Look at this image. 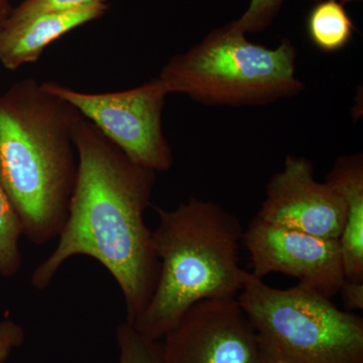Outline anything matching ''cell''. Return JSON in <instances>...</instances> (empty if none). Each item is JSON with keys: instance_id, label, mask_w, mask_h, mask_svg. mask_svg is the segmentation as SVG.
<instances>
[{"instance_id": "1", "label": "cell", "mask_w": 363, "mask_h": 363, "mask_svg": "<svg viewBox=\"0 0 363 363\" xmlns=\"http://www.w3.org/2000/svg\"><path fill=\"white\" fill-rule=\"evenodd\" d=\"M74 143L78 172L68 218L30 283L44 291L67 260L91 257L121 288L131 324L145 311L159 279L152 231L145 221L157 173L131 161L85 117L79 119Z\"/></svg>"}, {"instance_id": "2", "label": "cell", "mask_w": 363, "mask_h": 363, "mask_svg": "<svg viewBox=\"0 0 363 363\" xmlns=\"http://www.w3.org/2000/svg\"><path fill=\"white\" fill-rule=\"evenodd\" d=\"M80 112L35 79L0 95V185L33 245L59 238L78 172L74 133Z\"/></svg>"}, {"instance_id": "3", "label": "cell", "mask_w": 363, "mask_h": 363, "mask_svg": "<svg viewBox=\"0 0 363 363\" xmlns=\"http://www.w3.org/2000/svg\"><path fill=\"white\" fill-rule=\"evenodd\" d=\"M155 210L159 279L145 311L130 325L145 337L161 341L192 306L238 297L250 272L240 264V219L220 205L191 198L176 209Z\"/></svg>"}, {"instance_id": "4", "label": "cell", "mask_w": 363, "mask_h": 363, "mask_svg": "<svg viewBox=\"0 0 363 363\" xmlns=\"http://www.w3.org/2000/svg\"><path fill=\"white\" fill-rule=\"evenodd\" d=\"M230 23L172 57L159 79L169 94L207 106H264L305 89L296 76L297 50L288 39L271 49L253 44Z\"/></svg>"}, {"instance_id": "5", "label": "cell", "mask_w": 363, "mask_h": 363, "mask_svg": "<svg viewBox=\"0 0 363 363\" xmlns=\"http://www.w3.org/2000/svg\"><path fill=\"white\" fill-rule=\"evenodd\" d=\"M238 302L269 362L363 363V320L298 285L272 288L250 272Z\"/></svg>"}, {"instance_id": "6", "label": "cell", "mask_w": 363, "mask_h": 363, "mask_svg": "<svg viewBox=\"0 0 363 363\" xmlns=\"http://www.w3.org/2000/svg\"><path fill=\"white\" fill-rule=\"evenodd\" d=\"M42 85L73 105L131 161L156 173L173 167V150L162 131L169 93L159 77L111 93L80 92L55 82Z\"/></svg>"}, {"instance_id": "7", "label": "cell", "mask_w": 363, "mask_h": 363, "mask_svg": "<svg viewBox=\"0 0 363 363\" xmlns=\"http://www.w3.org/2000/svg\"><path fill=\"white\" fill-rule=\"evenodd\" d=\"M160 342L162 363H271L238 297L192 306Z\"/></svg>"}, {"instance_id": "8", "label": "cell", "mask_w": 363, "mask_h": 363, "mask_svg": "<svg viewBox=\"0 0 363 363\" xmlns=\"http://www.w3.org/2000/svg\"><path fill=\"white\" fill-rule=\"evenodd\" d=\"M242 245L250 252L255 278L281 272L329 298L339 294L345 281L338 240L272 225L255 216L243 231Z\"/></svg>"}, {"instance_id": "9", "label": "cell", "mask_w": 363, "mask_h": 363, "mask_svg": "<svg viewBox=\"0 0 363 363\" xmlns=\"http://www.w3.org/2000/svg\"><path fill=\"white\" fill-rule=\"evenodd\" d=\"M313 162L289 155L284 168L269 179L257 217L272 225L319 238L339 240L346 218L342 196L328 182L315 179Z\"/></svg>"}, {"instance_id": "10", "label": "cell", "mask_w": 363, "mask_h": 363, "mask_svg": "<svg viewBox=\"0 0 363 363\" xmlns=\"http://www.w3.org/2000/svg\"><path fill=\"white\" fill-rule=\"evenodd\" d=\"M108 11L105 1L39 14L28 20L4 23L0 30V63L7 70L35 63L54 40L78 26L104 16Z\"/></svg>"}, {"instance_id": "11", "label": "cell", "mask_w": 363, "mask_h": 363, "mask_svg": "<svg viewBox=\"0 0 363 363\" xmlns=\"http://www.w3.org/2000/svg\"><path fill=\"white\" fill-rule=\"evenodd\" d=\"M326 182L337 189L346 205L345 223L338 240L345 279L363 281L362 154L338 157Z\"/></svg>"}, {"instance_id": "12", "label": "cell", "mask_w": 363, "mask_h": 363, "mask_svg": "<svg viewBox=\"0 0 363 363\" xmlns=\"http://www.w3.org/2000/svg\"><path fill=\"white\" fill-rule=\"evenodd\" d=\"M307 30L310 40L318 49L335 52L350 44L355 28L343 4L325 0L318 2L310 11Z\"/></svg>"}, {"instance_id": "13", "label": "cell", "mask_w": 363, "mask_h": 363, "mask_svg": "<svg viewBox=\"0 0 363 363\" xmlns=\"http://www.w3.org/2000/svg\"><path fill=\"white\" fill-rule=\"evenodd\" d=\"M23 226L20 216L0 185V276L13 278L21 269L20 241Z\"/></svg>"}, {"instance_id": "14", "label": "cell", "mask_w": 363, "mask_h": 363, "mask_svg": "<svg viewBox=\"0 0 363 363\" xmlns=\"http://www.w3.org/2000/svg\"><path fill=\"white\" fill-rule=\"evenodd\" d=\"M118 363H162L161 342L150 340L124 320L116 328Z\"/></svg>"}, {"instance_id": "15", "label": "cell", "mask_w": 363, "mask_h": 363, "mask_svg": "<svg viewBox=\"0 0 363 363\" xmlns=\"http://www.w3.org/2000/svg\"><path fill=\"white\" fill-rule=\"evenodd\" d=\"M284 1L285 0H250L245 13L230 25L245 35L264 32L278 16Z\"/></svg>"}, {"instance_id": "16", "label": "cell", "mask_w": 363, "mask_h": 363, "mask_svg": "<svg viewBox=\"0 0 363 363\" xmlns=\"http://www.w3.org/2000/svg\"><path fill=\"white\" fill-rule=\"evenodd\" d=\"M99 1L106 0H23L20 6L13 7L6 23H18L39 14L69 11Z\"/></svg>"}, {"instance_id": "17", "label": "cell", "mask_w": 363, "mask_h": 363, "mask_svg": "<svg viewBox=\"0 0 363 363\" xmlns=\"http://www.w3.org/2000/svg\"><path fill=\"white\" fill-rule=\"evenodd\" d=\"M23 327L13 319L0 320V363H4L25 342Z\"/></svg>"}, {"instance_id": "18", "label": "cell", "mask_w": 363, "mask_h": 363, "mask_svg": "<svg viewBox=\"0 0 363 363\" xmlns=\"http://www.w3.org/2000/svg\"><path fill=\"white\" fill-rule=\"evenodd\" d=\"M339 294L342 296L344 305L348 310L363 309V281L345 279Z\"/></svg>"}, {"instance_id": "19", "label": "cell", "mask_w": 363, "mask_h": 363, "mask_svg": "<svg viewBox=\"0 0 363 363\" xmlns=\"http://www.w3.org/2000/svg\"><path fill=\"white\" fill-rule=\"evenodd\" d=\"M13 11L11 0H0V30L4 28V23Z\"/></svg>"}, {"instance_id": "20", "label": "cell", "mask_w": 363, "mask_h": 363, "mask_svg": "<svg viewBox=\"0 0 363 363\" xmlns=\"http://www.w3.org/2000/svg\"><path fill=\"white\" fill-rule=\"evenodd\" d=\"M305 1H312L315 2V4H318V2L325 1V0H305ZM335 1L341 2V4H345L347 2H359L362 1V0H335Z\"/></svg>"}, {"instance_id": "21", "label": "cell", "mask_w": 363, "mask_h": 363, "mask_svg": "<svg viewBox=\"0 0 363 363\" xmlns=\"http://www.w3.org/2000/svg\"><path fill=\"white\" fill-rule=\"evenodd\" d=\"M272 363H289V362H272Z\"/></svg>"}]
</instances>
